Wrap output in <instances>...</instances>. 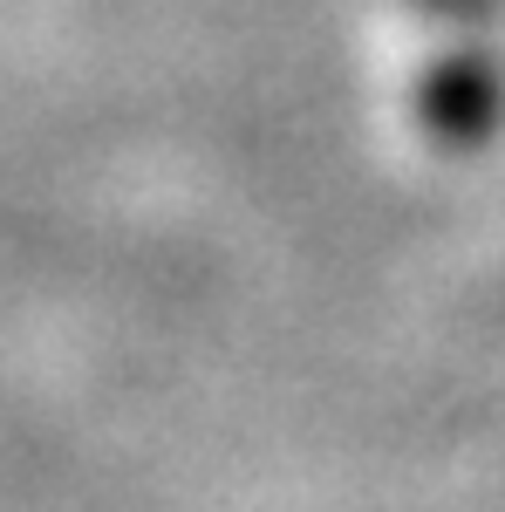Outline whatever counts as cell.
<instances>
[{
    "mask_svg": "<svg viewBox=\"0 0 505 512\" xmlns=\"http://www.w3.org/2000/svg\"><path fill=\"white\" fill-rule=\"evenodd\" d=\"M417 123L437 151H485L505 123V62L492 41H451L417 82Z\"/></svg>",
    "mask_w": 505,
    "mask_h": 512,
    "instance_id": "6da1fadb",
    "label": "cell"
},
{
    "mask_svg": "<svg viewBox=\"0 0 505 512\" xmlns=\"http://www.w3.org/2000/svg\"><path fill=\"white\" fill-rule=\"evenodd\" d=\"M417 7H424L430 21H451V28H485L505 0H417Z\"/></svg>",
    "mask_w": 505,
    "mask_h": 512,
    "instance_id": "7a4b0ae2",
    "label": "cell"
}]
</instances>
